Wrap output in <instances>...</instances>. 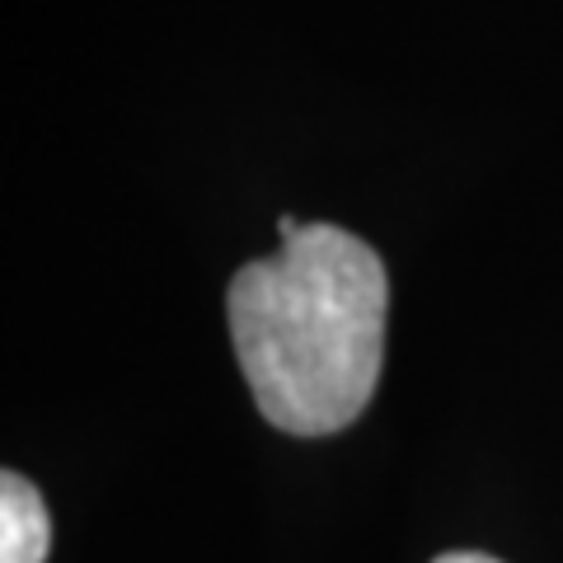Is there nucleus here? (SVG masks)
<instances>
[{"label": "nucleus", "mask_w": 563, "mask_h": 563, "mask_svg": "<svg viewBox=\"0 0 563 563\" xmlns=\"http://www.w3.org/2000/svg\"><path fill=\"white\" fill-rule=\"evenodd\" d=\"M231 343L258 413L277 432L329 437L357 422L385 362L390 277L362 235L301 225L225 291Z\"/></svg>", "instance_id": "nucleus-1"}, {"label": "nucleus", "mask_w": 563, "mask_h": 563, "mask_svg": "<svg viewBox=\"0 0 563 563\" xmlns=\"http://www.w3.org/2000/svg\"><path fill=\"white\" fill-rule=\"evenodd\" d=\"M52 550V517L24 474H0V563H43Z\"/></svg>", "instance_id": "nucleus-2"}, {"label": "nucleus", "mask_w": 563, "mask_h": 563, "mask_svg": "<svg viewBox=\"0 0 563 563\" xmlns=\"http://www.w3.org/2000/svg\"><path fill=\"white\" fill-rule=\"evenodd\" d=\"M432 563H503V559L479 554V550H451V554H437Z\"/></svg>", "instance_id": "nucleus-3"}, {"label": "nucleus", "mask_w": 563, "mask_h": 563, "mask_svg": "<svg viewBox=\"0 0 563 563\" xmlns=\"http://www.w3.org/2000/svg\"><path fill=\"white\" fill-rule=\"evenodd\" d=\"M296 231H301V221H296V217H277V235L282 240H291Z\"/></svg>", "instance_id": "nucleus-4"}]
</instances>
